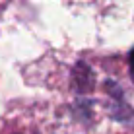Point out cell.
Here are the masks:
<instances>
[{"label": "cell", "instance_id": "2", "mask_svg": "<svg viewBox=\"0 0 134 134\" xmlns=\"http://www.w3.org/2000/svg\"><path fill=\"white\" fill-rule=\"evenodd\" d=\"M128 72H130V80L134 84V47L130 49V53H128Z\"/></svg>", "mask_w": 134, "mask_h": 134}, {"label": "cell", "instance_id": "1", "mask_svg": "<svg viewBox=\"0 0 134 134\" xmlns=\"http://www.w3.org/2000/svg\"><path fill=\"white\" fill-rule=\"evenodd\" d=\"M74 87H76L78 91H87L93 87V72H91V68H87L84 62H80L76 68H74Z\"/></svg>", "mask_w": 134, "mask_h": 134}]
</instances>
